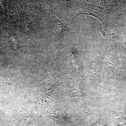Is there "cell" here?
<instances>
[{
  "label": "cell",
  "instance_id": "cell-1",
  "mask_svg": "<svg viewBox=\"0 0 126 126\" xmlns=\"http://www.w3.org/2000/svg\"><path fill=\"white\" fill-rule=\"evenodd\" d=\"M83 14L92 15L99 19L103 25L107 19L108 7L104 3L91 0H83Z\"/></svg>",
  "mask_w": 126,
  "mask_h": 126
},
{
  "label": "cell",
  "instance_id": "cell-2",
  "mask_svg": "<svg viewBox=\"0 0 126 126\" xmlns=\"http://www.w3.org/2000/svg\"><path fill=\"white\" fill-rule=\"evenodd\" d=\"M54 18L55 21L53 25L54 31L58 35H61L67 30V28L58 18L55 16Z\"/></svg>",
  "mask_w": 126,
  "mask_h": 126
}]
</instances>
